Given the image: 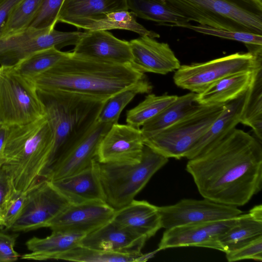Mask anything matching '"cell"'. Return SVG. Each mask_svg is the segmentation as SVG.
Listing matches in <instances>:
<instances>
[{"mask_svg": "<svg viewBox=\"0 0 262 262\" xmlns=\"http://www.w3.org/2000/svg\"><path fill=\"white\" fill-rule=\"evenodd\" d=\"M236 217L167 229L163 234L158 250L176 247H200L223 251L219 237L233 225Z\"/></svg>", "mask_w": 262, "mask_h": 262, "instance_id": "15", "label": "cell"}, {"mask_svg": "<svg viewBox=\"0 0 262 262\" xmlns=\"http://www.w3.org/2000/svg\"><path fill=\"white\" fill-rule=\"evenodd\" d=\"M129 42L133 55L130 65L140 72L165 75L176 71L181 66L167 43L159 42L147 35Z\"/></svg>", "mask_w": 262, "mask_h": 262, "instance_id": "17", "label": "cell"}, {"mask_svg": "<svg viewBox=\"0 0 262 262\" xmlns=\"http://www.w3.org/2000/svg\"><path fill=\"white\" fill-rule=\"evenodd\" d=\"M26 193L16 191L7 206L3 216V228L10 230L20 216L26 202Z\"/></svg>", "mask_w": 262, "mask_h": 262, "instance_id": "39", "label": "cell"}, {"mask_svg": "<svg viewBox=\"0 0 262 262\" xmlns=\"http://www.w3.org/2000/svg\"><path fill=\"white\" fill-rule=\"evenodd\" d=\"M253 70L231 75L213 83L197 94L196 103L203 105L222 104L237 98L249 88Z\"/></svg>", "mask_w": 262, "mask_h": 262, "instance_id": "25", "label": "cell"}, {"mask_svg": "<svg viewBox=\"0 0 262 262\" xmlns=\"http://www.w3.org/2000/svg\"><path fill=\"white\" fill-rule=\"evenodd\" d=\"M39 95L55 139L47 171L96 123L106 101L64 91Z\"/></svg>", "mask_w": 262, "mask_h": 262, "instance_id": "4", "label": "cell"}, {"mask_svg": "<svg viewBox=\"0 0 262 262\" xmlns=\"http://www.w3.org/2000/svg\"><path fill=\"white\" fill-rule=\"evenodd\" d=\"M120 10H128L126 0H64L57 22Z\"/></svg>", "mask_w": 262, "mask_h": 262, "instance_id": "30", "label": "cell"}, {"mask_svg": "<svg viewBox=\"0 0 262 262\" xmlns=\"http://www.w3.org/2000/svg\"><path fill=\"white\" fill-rule=\"evenodd\" d=\"M96 159L83 170L71 176L51 181L70 204L105 201Z\"/></svg>", "mask_w": 262, "mask_h": 262, "instance_id": "19", "label": "cell"}, {"mask_svg": "<svg viewBox=\"0 0 262 262\" xmlns=\"http://www.w3.org/2000/svg\"><path fill=\"white\" fill-rule=\"evenodd\" d=\"M21 0H3L0 3V36L1 30L8 16Z\"/></svg>", "mask_w": 262, "mask_h": 262, "instance_id": "42", "label": "cell"}, {"mask_svg": "<svg viewBox=\"0 0 262 262\" xmlns=\"http://www.w3.org/2000/svg\"><path fill=\"white\" fill-rule=\"evenodd\" d=\"M152 88L149 82L127 89L115 94L105 102L97 121L113 125L117 123L121 112L134 98L139 94L150 93Z\"/></svg>", "mask_w": 262, "mask_h": 262, "instance_id": "34", "label": "cell"}, {"mask_svg": "<svg viewBox=\"0 0 262 262\" xmlns=\"http://www.w3.org/2000/svg\"><path fill=\"white\" fill-rule=\"evenodd\" d=\"M3 0H0V3Z\"/></svg>", "mask_w": 262, "mask_h": 262, "instance_id": "45", "label": "cell"}, {"mask_svg": "<svg viewBox=\"0 0 262 262\" xmlns=\"http://www.w3.org/2000/svg\"><path fill=\"white\" fill-rule=\"evenodd\" d=\"M85 32H62L55 29H39L28 27L0 37V63L14 64L38 51L75 46Z\"/></svg>", "mask_w": 262, "mask_h": 262, "instance_id": "10", "label": "cell"}, {"mask_svg": "<svg viewBox=\"0 0 262 262\" xmlns=\"http://www.w3.org/2000/svg\"><path fill=\"white\" fill-rule=\"evenodd\" d=\"M66 24L89 31L120 29L130 31L140 36L160 37L159 34L147 30L138 23L136 15L128 10L103 12L89 17L73 19Z\"/></svg>", "mask_w": 262, "mask_h": 262, "instance_id": "22", "label": "cell"}, {"mask_svg": "<svg viewBox=\"0 0 262 262\" xmlns=\"http://www.w3.org/2000/svg\"><path fill=\"white\" fill-rule=\"evenodd\" d=\"M85 235L69 231H52L45 238L33 237L26 243L30 253L23 255L21 259L44 260L56 259L59 254L79 245Z\"/></svg>", "mask_w": 262, "mask_h": 262, "instance_id": "24", "label": "cell"}, {"mask_svg": "<svg viewBox=\"0 0 262 262\" xmlns=\"http://www.w3.org/2000/svg\"><path fill=\"white\" fill-rule=\"evenodd\" d=\"M64 0H42L40 7L29 27L53 30Z\"/></svg>", "mask_w": 262, "mask_h": 262, "instance_id": "37", "label": "cell"}, {"mask_svg": "<svg viewBox=\"0 0 262 262\" xmlns=\"http://www.w3.org/2000/svg\"><path fill=\"white\" fill-rule=\"evenodd\" d=\"M54 143L46 116L6 129L1 169L10 178L16 191L27 193L43 179Z\"/></svg>", "mask_w": 262, "mask_h": 262, "instance_id": "3", "label": "cell"}, {"mask_svg": "<svg viewBox=\"0 0 262 262\" xmlns=\"http://www.w3.org/2000/svg\"><path fill=\"white\" fill-rule=\"evenodd\" d=\"M69 204L52 182L43 179L26 193L23 211L10 230L28 232L48 227L51 221Z\"/></svg>", "mask_w": 262, "mask_h": 262, "instance_id": "11", "label": "cell"}, {"mask_svg": "<svg viewBox=\"0 0 262 262\" xmlns=\"http://www.w3.org/2000/svg\"><path fill=\"white\" fill-rule=\"evenodd\" d=\"M42 0H21L8 16L2 27L1 36L28 28L39 10Z\"/></svg>", "mask_w": 262, "mask_h": 262, "instance_id": "35", "label": "cell"}, {"mask_svg": "<svg viewBox=\"0 0 262 262\" xmlns=\"http://www.w3.org/2000/svg\"><path fill=\"white\" fill-rule=\"evenodd\" d=\"M246 92L226 104L224 108L209 129L187 155L189 160L227 135L240 123V118Z\"/></svg>", "mask_w": 262, "mask_h": 262, "instance_id": "23", "label": "cell"}, {"mask_svg": "<svg viewBox=\"0 0 262 262\" xmlns=\"http://www.w3.org/2000/svg\"><path fill=\"white\" fill-rule=\"evenodd\" d=\"M150 254H126L79 245L59 254L56 259L80 262H133L145 261Z\"/></svg>", "mask_w": 262, "mask_h": 262, "instance_id": "31", "label": "cell"}, {"mask_svg": "<svg viewBox=\"0 0 262 262\" xmlns=\"http://www.w3.org/2000/svg\"><path fill=\"white\" fill-rule=\"evenodd\" d=\"M128 10L137 17L151 20L161 25L184 28L189 19L175 12L158 0H126Z\"/></svg>", "mask_w": 262, "mask_h": 262, "instance_id": "29", "label": "cell"}, {"mask_svg": "<svg viewBox=\"0 0 262 262\" xmlns=\"http://www.w3.org/2000/svg\"><path fill=\"white\" fill-rule=\"evenodd\" d=\"M3 227V217L0 215V228Z\"/></svg>", "mask_w": 262, "mask_h": 262, "instance_id": "44", "label": "cell"}, {"mask_svg": "<svg viewBox=\"0 0 262 262\" xmlns=\"http://www.w3.org/2000/svg\"><path fill=\"white\" fill-rule=\"evenodd\" d=\"M113 124L97 121L47 171L43 179L52 181L75 174L96 159L99 144Z\"/></svg>", "mask_w": 262, "mask_h": 262, "instance_id": "14", "label": "cell"}, {"mask_svg": "<svg viewBox=\"0 0 262 262\" xmlns=\"http://www.w3.org/2000/svg\"><path fill=\"white\" fill-rule=\"evenodd\" d=\"M162 228L227 220L242 211L237 207L218 203L210 200L185 199L177 203L158 207Z\"/></svg>", "mask_w": 262, "mask_h": 262, "instance_id": "12", "label": "cell"}, {"mask_svg": "<svg viewBox=\"0 0 262 262\" xmlns=\"http://www.w3.org/2000/svg\"><path fill=\"white\" fill-rule=\"evenodd\" d=\"M112 221L147 239L162 228L158 207L145 201L133 200L115 210Z\"/></svg>", "mask_w": 262, "mask_h": 262, "instance_id": "21", "label": "cell"}, {"mask_svg": "<svg viewBox=\"0 0 262 262\" xmlns=\"http://www.w3.org/2000/svg\"><path fill=\"white\" fill-rule=\"evenodd\" d=\"M202 25L262 35V0H158Z\"/></svg>", "mask_w": 262, "mask_h": 262, "instance_id": "5", "label": "cell"}, {"mask_svg": "<svg viewBox=\"0 0 262 262\" xmlns=\"http://www.w3.org/2000/svg\"><path fill=\"white\" fill-rule=\"evenodd\" d=\"M184 28L207 35L240 41L245 44L262 46V35L215 28L207 25H202L194 26L189 24Z\"/></svg>", "mask_w": 262, "mask_h": 262, "instance_id": "36", "label": "cell"}, {"mask_svg": "<svg viewBox=\"0 0 262 262\" xmlns=\"http://www.w3.org/2000/svg\"><path fill=\"white\" fill-rule=\"evenodd\" d=\"M228 261L244 259L262 260V235L243 244L239 247L225 253Z\"/></svg>", "mask_w": 262, "mask_h": 262, "instance_id": "38", "label": "cell"}, {"mask_svg": "<svg viewBox=\"0 0 262 262\" xmlns=\"http://www.w3.org/2000/svg\"><path fill=\"white\" fill-rule=\"evenodd\" d=\"M25 77L39 95L64 91L103 101H107L124 90L149 82L144 73L130 64L102 61L73 52H69L67 57L51 69Z\"/></svg>", "mask_w": 262, "mask_h": 262, "instance_id": "2", "label": "cell"}, {"mask_svg": "<svg viewBox=\"0 0 262 262\" xmlns=\"http://www.w3.org/2000/svg\"><path fill=\"white\" fill-rule=\"evenodd\" d=\"M262 61V47L246 53L237 52L207 62L181 65L174 74L175 84L199 94L226 76L253 71Z\"/></svg>", "mask_w": 262, "mask_h": 262, "instance_id": "9", "label": "cell"}, {"mask_svg": "<svg viewBox=\"0 0 262 262\" xmlns=\"http://www.w3.org/2000/svg\"><path fill=\"white\" fill-rule=\"evenodd\" d=\"M262 235V206L252 208L246 214L236 216L233 225L219 237L223 252L234 249Z\"/></svg>", "mask_w": 262, "mask_h": 262, "instance_id": "26", "label": "cell"}, {"mask_svg": "<svg viewBox=\"0 0 262 262\" xmlns=\"http://www.w3.org/2000/svg\"><path fill=\"white\" fill-rule=\"evenodd\" d=\"M168 161V158L144 145L141 160L138 163H99L106 202L115 210L127 205Z\"/></svg>", "mask_w": 262, "mask_h": 262, "instance_id": "6", "label": "cell"}, {"mask_svg": "<svg viewBox=\"0 0 262 262\" xmlns=\"http://www.w3.org/2000/svg\"><path fill=\"white\" fill-rule=\"evenodd\" d=\"M74 46V54L102 61L130 64L133 60L129 42L105 30L86 31Z\"/></svg>", "mask_w": 262, "mask_h": 262, "instance_id": "18", "label": "cell"}, {"mask_svg": "<svg viewBox=\"0 0 262 262\" xmlns=\"http://www.w3.org/2000/svg\"><path fill=\"white\" fill-rule=\"evenodd\" d=\"M115 209L104 201L69 204L50 223L52 231L86 235L112 220Z\"/></svg>", "mask_w": 262, "mask_h": 262, "instance_id": "16", "label": "cell"}, {"mask_svg": "<svg viewBox=\"0 0 262 262\" xmlns=\"http://www.w3.org/2000/svg\"><path fill=\"white\" fill-rule=\"evenodd\" d=\"M0 70H1V66H0Z\"/></svg>", "mask_w": 262, "mask_h": 262, "instance_id": "46", "label": "cell"}, {"mask_svg": "<svg viewBox=\"0 0 262 262\" xmlns=\"http://www.w3.org/2000/svg\"><path fill=\"white\" fill-rule=\"evenodd\" d=\"M240 123L250 127L255 137L262 142V61L253 71L252 79L246 93Z\"/></svg>", "mask_w": 262, "mask_h": 262, "instance_id": "28", "label": "cell"}, {"mask_svg": "<svg viewBox=\"0 0 262 262\" xmlns=\"http://www.w3.org/2000/svg\"><path fill=\"white\" fill-rule=\"evenodd\" d=\"M144 146L140 128L113 124L101 140L96 160L102 164H134L142 158Z\"/></svg>", "mask_w": 262, "mask_h": 262, "instance_id": "13", "label": "cell"}, {"mask_svg": "<svg viewBox=\"0 0 262 262\" xmlns=\"http://www.w3.org/2000/svg\"><path fill=\"white\" fill-rule=\"evenodd\" d=\"M69 52H62L55 47L38 51L13 64L15 69L25 76L46 72L67 56Z\"/></svg>", "mask_w": 262, "mask_h": 262, "instance_id": "32", "label": "cell"}, {"mask_svg": "<svg viewBox=\"0 0 262 262\" xmlns=\"http://www.w3.org/2000/svg\"><path fill=\"white\" fill-rule=\"evenodd\" d=\"M46 116L45 104L32 83L13 64L0 70V127L24 125Z\"/></svg>", "mask_w": 262, "mask_h": 262, "instance_id": "7", "label": "cell"}, {"mask_svg": "<svg viewBox=\"0 0 262 262\" xmlns=\"http://www.w3.org/2000/svg\"><path fill=\"white\" fill-rule=\"evenodd\" d=\"M147 240L111 220L83 236L79 245L105 251L141 255Z\"/></svg>", "mask_w": 262, "mask_h": 262, "instance_id": "20", "label": "cell"}, {"mask_svg": "<svg viewBox=\"0 0 262 262\" xmlns=\"http://www.w3.org/2000/svg\"><path fill=\"white\" fill-rule=\"evenodd\" d=\"M9 176L0 169V215L3 217L8 203L15 193Z\"/></svg>", "mask_w": 262, "mask_h": 262, "instance_id": "41", "label": "cell"}, {"mask_svg": "<svg viewBox=\"0 0 262 262\" xmlns=\"http://www.w3.org/2000/svg\"><path fill=\"white\" fill-rule=\"evenodd\" d=\"M177 97V95L148 94L142 101L127 112L126 123L140 128L145 122L175 101Z\"/></svg>", "mask_w": 262, "mask_h": 262, "instance_id": "33", "label": "cell"}, {"mask_svg": "<svg viewBox=\"0 0 262 262\" xmlns=\"http://www.w3.org/2000/svg\"><path fill=\"white\" fill-rule=\"evenodd\" d=\"M6 135V129L0 127V169L4 159V147Z\"/></svg>", "mask_w": 262, "mask_h": 262, "instance_id": "43", "label": "cell"}, {"mask_svg": "<svg viewBox=\"0 0 262 262\" xmlns=\"http://www.w3.org/2000/svg\"><path fill=\"white\" fill-rule=\"evenodd\" d=\"M225 104L203 105L174 124L144 140L145 145L167 158H186L220 115Z\"/></svg>", "mask_w": 262, "mask_h": 262, "instance_id": "8", "label": "cell"}, {"mask_svg": "<svg viewBox=\"0 0 262 262\" xmlns=\"http://www.w3.org/2000/svg\"><path fill=\"white\" fill-rule=\"evenodd\" d=\"M186 169L204 198L237 207L243 206L261 190V142L235 128L188 160Z\"/></svg>", "mask_w": 262, "mask_h": 262, "instance_id": "1", "label": "cell"}, {"mask_svg": "<svg viewBox=\"0 0 262 262\" xmlns=\"http://www.w3.org/2000/svg\"><path fill=\"white\" fill-rule=\"evenodd\" d=\"M16 238V235H9L0 232V261L17 260L19 255L14 249Z\"/></svg>", "mask_w": 262, "mask_h": 262, "instance_id": "40", "label": "cell"}, {"mask_svg": "<svg viewBox=\"0 0 262 262\" xmlns=\"http://www.w3.org/2000/svg\"><path fill=\"white\" fill-rule=\"evenodd\" d=\"M196 95L190 92L178 96L175 101L145 122L140 128L143 141L196 110L201 105L195 102Z\"/></svg>", "mask_w": 262, "mask_h": 262, "instance_id": "27", "label": "cell"}]
</instances>
